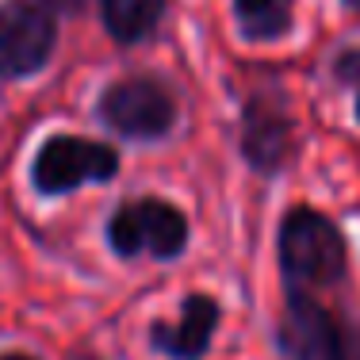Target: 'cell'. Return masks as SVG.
Listing matches in <instances>:
<instances>
[{
    "label": "cell",
    "mask_w": 360,
    "mask_h": 360,
    "mask_svg": "<svg viewBox=\"0 0 360 360\" xmlns=\"http://www.w3.org/2000/svg\"><path fill=\"white\" fill-rule=\"evenodd\" d=\"M276 261L284 288L330 291L341 288L349 276V242L333 226V219H326L311 203H295L280 219Z\"/></svg>",
    "instance_id": "cell-1"
},
{
    "label": "cell",
    "mask_w": 360,
    "mask_h": 360,
    "mask_svg": "<svg viewBox=\"0 0 360 360\" xmlns=\"http://www.w3.org/2000/svg\"><path fill=\"white\" fill-rule=\"evenodd\" d=\"M276 349L284 360H360V322L345 307L322 303L319 291L284 288Z\"/></svg>",
    "instance_id": "cell-2"
},
{
    "label": "cell",
    "mask_w": 360,
    "mask_h": 360,
    "mask_svg": "<svg viewBox=\"0 0 360 360\" xmlns=\"http://www.w3.org/2000/svg\"><path fill=\"white\" fill-rule=\"evenodd\" d=\"M188 234H192L188 215L173 200H161V195L123 200L108 215V226H104V238L119 261H134V257L176 261L188 250Z\"/></svg>",
    "instance_id": "cell-3"
},
{
    "label": "cell",
    "mask_w": 360,
    "mask_h": 360,
    "mask_svg": "<svg viewBox=\"0 0 360 360\" xmlns=\"http://www.w3.org/2000/svg\"><path fill=\"white\" fill-rule=\"evenodd\" d=\"M96 119L127 142H161L176 131L180 104L161 77L131 73L100 92Z\"/></svg>",
    "instance_id": "cell-4"
},
{
    "label": "cell",
    "mask_w": 360,
    "mask_h": 360,
    "mask_svg": "<svg viewBox=\"0 0 360 360\" xmlns=\"http://www.w3.org/2000/svg\"><path fill=\"white\" fill-rule=\"evenodd\" d=\"M123 158L115 146L84 139V134H50L31 158V188L39 195H73L84 184H108L119 176Z\"/></svg>",
    "instance_id": "cell-5"
},
{
    "label": "cell",
    "mask_w": 360,
    "mask_h": 360,
    "mask_svg": "<svg viewBox=\"0 0 360 360\" xmlns=\"http://www.w3.org/2000/svg\"><path fill=\"white\" fill-rule=\"evenodd\" d=\"M58 20L42 0H4L0 4V84L31 81L54 62Z\"/></svg>",
    "instance_id": "cell-6"
},
{
    "label": "cell",
    "mask_w": 360,
    "mask_h": 360,
    "mask_svg": "<svg viewBox=\"0 0 360 360\" xmlns=\"http://www.w3.org/2000/svg\"><path fill=\"white\" fill-rule=\"evenodd\" d=\"M238 153L261 176L284 173L295 158V115L280 89H261L245 96L238 115Z\"/></svg>",
    "instance_id": "cell-7"
},
{
    "label": "cell",
    "mask_w": 360,
    "mask_h": 360,
    "mask_svg": "<svg viewBox=\"0 0 360 360\" xmlns=\"http://www.w3.org/2000/svg\"><path fill=\"white\" fill-rule=\"evenodd\" d=\"M222 322V303L207 291H188L180 299V314L173 322L146 326V345L165 360H203L211 353V341Z\"/></svg>",
    "instance_id": "cell-8"
},
{
    "label": "cell",
    "mask_w": 360,
    "mask_h": 360,
    "mask_svg": "<svg viewBox=\"0 0 360 360\" xmlns=\"http://www.w3.org/2000/svg\"><path fill=\"white\" fill-rule=\"evenodd\" d=\"M169 0H100V20L111 42L119 46H139L158 31V23L165 20Z\"/></svg>",
    "instance_id": "cell-9"
},
{
    "label": "cell",
    "mask_w": 360,
    "mask_h": 360,
    "mask_svg": "<svg viewBox=\"0 0 360 360\" xmlns=\"http://www.w3.org/2000/svg\"><path fill=\"white\" fill-rule=\"evenodd\" d=\"M230 8L245 42H280L295 27V0H230Z\"/></svg>",
    "instance_id": "cell-10"
},
{
    "label": "cell",
    "mask_w": 360,
    "mask_h": 360,
    "mask_svg": "<svg viewBox=\"0 0 360 360\" xmlns=\"http://www.w3.org/2000/svg\"><path fill=\"white\" fill-rule=\"evenodd\" d=\"M330 73L338 84H345V89H353V119L360 123V46H345L333 54L330 62Z\"/></svg>",
    "instance_id": "cell-11"
},
{
    "label": "cell",
    "mask_w": 360,
    "mask_h": 360,
    "mask_svg": "<svg viewBox=\"0 0 360 360\" xmlns=\"http://www.w3.org/2000/svg\"><path fill=\"white\" fill-rule=\"evenodd\" d=\"M46 8H58V12H77L81 8V0H42Z\"/></svg>",
    "instance_id": "cell-12"
},
{
    "label": "cell",
    "mask_w": 360,
    "mask_h": 360,
    "mask_svg": "<svg viewBox=\"0 0 360 360\" xmlns=\"http://www.w3.org/2000/svg\"><path fill=\"white\" fill-rule=\"evenodd\" d=\"M0 360H39V356L23 353V349H4V353H0Z\"/></svg>",
    "instance_id": "cell-13"
},
{
    "label": "cell",
    "mask_w": 360,
    "mask_h": 360,
    "mask_svg": "<svg viewBox=\"0 0 360 360\" xmlns=\"http://www.w3.org/2000/svg\"><path fill=\"white\" fill-rule=\"evenodd\" d=\"M341 4H345L349 12H356V15H360V0H341Z\"/></svg>",
    "instance_id": "cell-14"
}]
</instances>
